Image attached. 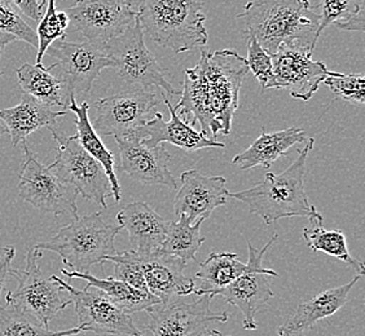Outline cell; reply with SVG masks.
<instances>
[{
    "label": "cell",
    "instance_id": "cell-45",
    "mask_svg": "<svg viewBox=\"0 0 365 336\" xmlns=\"http://www.w3.org/2000/svg\"><path fill=\"white\" fill-rule=\"evenodd\" d=\"M126 1L128 6H131V7H133V1H134V0H126Z\"/></svg>",
    "mask_w": 365,
    "mask_h": 336
},
{
    "label": "cell",
    "instance_id": "cell-14",
    "mask_svg": "<svg viewBox=\"0 0 365 336\" xmlns=\"http://www.w3.org/2000/svg\"><path fill=\"white\" fill-rule=\"evenodd\" d=\"M211 295H202L192 303H158L147 309L150 321L145 330L153 336H197L212 323H225L228 312L211 310Z\"/></svg>",
    "mask_w": 365,
    "mask_h": 336
},
{
    "label": "cell",
    "instance_id": "cell-30",
    "mask_svg": "<svg viewBox=\"0 0 365 336\" xmlns=\"http://www.w3.org/2000/svg\"><path fill=\"white\" fill-rule=\"evenodd\" d=\"M205 220L190 224L185 216H179L176 221L170 220L166 238L160 251L175 256L185 264L196 260V255L206 238L201 236V226Z\"/></svg>",
    "mask_w": 365,
    "mask_h": 336
},
{
    "label": "cell",
    "instance_id": "cell-3",
    "mask_svg": "<svg viewBox=\"0 0 365 336\" xmlns=\"http://www.w3.org/2000/svg\"><path fill=\"white\" fill-rule=\"evenodd\" d=\"M138 19L143 33L174 53L206 46L202 3L197 0H141Z\"/></svg>",
    "mask_w": 365,
    "mask_h": 336
},
{
    "label": "cell",
    "instance_id": "cell-18",
    "mask_svg": "<svg viewBox=\"0 0 365 336\" xmlns=\"http://www.w3.org/2000/svg\"><path fill=\"white\" fill-rule=\"evenodd\" d=\"M272 269L266 272H247L222 288H198L196 294L211 295L212 298L222 296L228 304L239 309L244 315L242 327L245 330H257L255 315L264 305H267L274 293L271 290V278L277 277Z\"/></svg>",
    "mask_w": 365,
    "mask_h": 336
},
{
    "label": "cell",
    "instance_id": "cell-4",
    "mask_svg": "<svg viewBox=\"0 0 365 336\" xmlns=\"http://www.w3.org/2000/svg\"><path fill=\"white\" fill-rule=\"evenodd\" d=\"M122 231L120 225L109 224L100 212L78 216L61 228L48 242L34 247L57 253L71 272L87 273L95 264H104L108 256L115 253L114 241Z\"/></svg>",
    "mask_w": 365,
    "mask_h": 336
},
{
    "label": "cell",
    "instance_id": "cell-31",
    "mask_svg": "<svg viewBox=\"0 0 365 336\" xmlns=\"http://www.w3.org/2000/svg\"><path fill=\"white\" fill-rule=\"evenodd\" d=\"M302 236L312 251L324 252L329 256L341 260L344 264L351 266L358 275H364V263L355 259L350 253L346 236L341 229L328 231L324 228L323 221H314L311 228L303 229Z\"/></svg>",
    "mask_w": 365,
    "mask_h": 336
},
{
    "label": "cell",
    "instance_id": "cell-24",
    "mask_svg": "<svg viewBox=\"0 0 365 336\" xmlns=\"http://www.w3.org/2000/svg\"><path fill=\"white\" fill-rule=\"evenodd\" d=\"M360 278L361 275H356L349 283L325 290L315 298L302 303L294 315L277 330V336H303L306 331L315 326V323L336 315L339 309L344 308L349 300L350 291Z\"/></svg>",
    "mask_w": 365,
    "mask_h": 336
},
{
    "label": "cell",
    "instance_id": "cell-26",
    "mask_svg": "<svg viewBox=\"0 0 365 336\" xmlns=\"http://www.w3.org/2000/svg\"><path fill=\"white\" fill-rule=\"evenodd\" d=\"M306 132L299 128H287L277 132L267 133L262 128V135L242 153L236 155L232 163L242 171L262 166L269 168L282 155L288 154L289 149L303 142Z\"/></svg>",
    "mask_w": 365,
    "mask_h": 336
},
{
    "label": "cell",
    "instance_id": "cell-9",
    "mask_svg": "<svg viewBox=\"0 0 365 336\" xmlns=\"http://www.w3.org/2000/svg\"><path fill=\"white\" fill-rule=\"evenodd\" d=\"M51 132L58 147L55 162L48 167L78 194L106 209V198L112 196V191L103 166L86 152L77 136H66L57 128H52Z\"/></svg>",
    "mask_w": 365,
    "mask_h": 336
},
{
    "label": "cell",
    "instance_id": "cell-36",
    "mask_svg": "<svg viewBox=\"0 0 365 336\" xmlns=\"http://www.w3.org/2000/svg\"><path fill=\"white\" fill-rule=\"evenodd\" d=\"M249 71L253 73L254 77L258 80L262 90H279V85L274 77L272 56L260 47L259 43L249 36L247 42V56L245 57Z\"/></svg>",
    "mask_w": 365,
    "mask_h": 336
},
{
    "label": "cell",
    "instance_id": "cell-22",
    "mask_svg": "<svg viewBox=\"0 0 365 336\" xmlns=\"http://www.w3.org/2000/svg\"><path fill=\"white\" fill-rule=\"evenodd\" d=\"M174 109L190 126L200 123L201 133L207 139L217 140L218 133H222V128L212 112L204 73L198 65L192 69H185L182 95Z\"/></svg>",
    "mask_w": 365,
    "mask_h": 336
},
{
    "label": "cell",
    "instance_id": "cell-46",
    "mask_svg": "<svg viewBox=\"0 0 365 336\" xmlns=\"http://www.w3.org/2000/svg\"><path fill=\"white\" fill-rule=\"evenodd\" d=\"M230 336H231V335H230Z\"/></svg>",
    "mask_w": 365,
    "mask_h": 336
},
{
    "label": "cell",
    "instance_id": "cell-19",
    "mask_svg": "<svg viewBox=\"0 0 365 336\" xmlns=\"http://www.w3.org/2000/svg\"><path fill=\"white\" fill-rule=\"evenodd\" d=\"M140 259L148 291L161 303L173 301L176 296L196 294L195 280L184 274L188 264L182 260L161 251L140 256Z\"/></svg>",
    "mask_w": 365,
    "mask_h": 336
},
{
    "label": "cell",
    "instance_id": "cell-7",
    "mask_svg": "<svg viewBox=\"0 0 365 336\" xmlns=\"http://www.w3.org/2000/svg\"><path fill=\"white\" fill-rule=\"evenodd\" d=\"M42 256V251L36 250L34 246L29 247L25 269H14L12 274L19 280V286L14 293L8 291L6 301L14 303L22 312L36 318L44 327H48L51 321L71 305V299L58 283L43 274L38 264Z\"/></svg>",
    "mask_w": 365,
    "mask_h": 336
},
{
    "label": "cell",
    "instance_id": "cell-27",
    "mask_svg": "<svg viewBox=\"0 0 365 336\" xmlns=\"http://www.w3.org/2000/svg\"><path fill=\"white\" fill-rule=\"evenodd\" d=\"M68 110L76 114V126H77V139L79 144L85 149L88 154L91 155L95 161H98L104 171H106L108 180L110 184V191L114 201L118 204L122 198V189H120V182L115 175V158L114 155L108 150V147L104 145L103 140L100 139L95 128L92 127L91 120H90V105L87 103H82L81 105L77 104V98H71V104Z\"/></svg>",
    "mask_w": 365,
    "mask_h": 336
},
{
    "label": "cell",
    "instance_id": "cell-12",
    "mask_svg": "<svg viewBox=\"0 0 365 336\" xmlns=\"http://www.w3.org/2000/svg\"><path fill=\"white\" fill-rule=\"evenodd\" d=\"M65 12L69 16V28L98 46L122 36L138 16L126 0H77Z\"/></svg>",
    "mask_w": 365,
    "mask_h": 336
},
{
    "label": "cell",
    "instance_id": "cell-1",
    "mask_svg": "<svg viewBox=\"0 0 365 336\" xmlns=\"http://www.w3.org/2000/svg\"><path fill=\"white\" fill-rule=\"evenodd\" d=\"M237 19L244 23V34L253 36L271 56L281 46L312 55L320 36V14L309 0H252Z\"/></svg>",
    "mask_w": 365,
    "mask_h": 336
},
{
    "label": "cell",
    "instance_id": "cell-42",
    "mask_svg": "<svg viewBox=\"0 0 365 336\" xmlns=\"http://www.w3.org/2000/svg\"><path fill=\"white\" fill-rule=\"evenodd\" d=\"M197 336H223L222 335V332L218 331V330L214 329H207L202 331L201 334H198Z\"/></svg>",
    "mask_w": 365,
    "mask_h": 336
},
{
    "label": "cell",
    "instance_id": "cell-6",
    "mask_svg": "<svg viewBox=\"0 0 365 336\" xmlns=\"http://www.w3.org/2000/svg\"><path fill=\"white\" fill-rule=\"evenodd\" d=\"M197 65L204 73L212 112L222 128V135H230L232 118L239 107V93L249 68L245 57L231 49L217 52L201 51Z\"/></svg>",
    "mask_w": 365,
    "mask_h": 336
},
{
    "label": "cell",
    "instance_id": "cell-10",
    "mask_svg": "<svg viewBox=\"0 0 365 336\" xmlns=\"http://www.w3.org/2000/svg\"><path fill=\"white\" fill-rule=\"evenodd\" d=\"M166 95L155 90L128 88L108 98H98L93 105L92 127L98 135L122 137L134 133L148 120L149 112L160 105Z\"/></svg>",
    "mask_w": 365,
    "mask_h": 336
},
{
    "label": "cell",
    "instance_id": "cell-17",
    "mask_svg": "<svg viewBox=\"0 0 365 336\" xmlns=\"http://www.w3.org/2000/svg\"><path fill=\"white\" fill-rule=\"evenodd\" d=\"M182 187L174 201L176 217L185 216L190 224L207 220L212 211L227 204L230 190L223 176H206L197 169H190L180 176Z\"/></svg>",
    "mask_w": 365,
    "mask_h": 336
},
{
    "label": "cell",
    "instance_id": "cell-40",
    "mask_svg": "<svg viewBox=\"0 0 365 336\" xmlns=\"http://www.w3.org/2000/svg\"><path fill=\"white\" fill-rule=\"evenodd\" d=\"M16 9L29 20L39 22L42 20L44 9L41 7L39 0H9Z\"/></svg>",
    "mask_w": 365,
    "mask_h": 336
},
{
    "label": "cell",
    "instance_id": "cell-13",
    "mask_svg": "<svg viewBox=\"0 0 365 336\" xmlns=\"http://www.w3.org/2000/svg\"><path fill=\"white\" fill-rule=\"evenodd\" d=\"M51 278L71 296L77 313L78 326L83 331L98 335L144 336L135 326L133 317L118 308L98 288L86 286L85 290H78L57 275Z\"/></svg>",
    "mask_w": 365,
    "mask_h": 336
},
{
    "label": "cell",
    "instance_id": "cell-5",
    "mask_svg": "<svg viewBox=\"0 0 365 336\" xmlns=\"http://www.w3.org/2000/svg\"><path fill=\"white\" fill-rule=\"evenodd\" d=\"M114 63V69L126 82L128 88L161 91L170 96H180L169 82V71L162 69L144 42V33L136 16L134 23L122 36L106 46Z\"/></svg>",
    "mask_w": 365,
    "mask_h": 336
},
{
    "label": "cell",
    "instance_id": "cell-34",
    "mask_svg": "<svg viewBox=\"0 0 365 336\" xmlns=\"http://www.w3.org/2000/svg\"><path fill=\"white\" fill-rule=\"evenodd\" d=\"M71 21L66 12H57L56 0H48L47 9L43 14L42 20L38 22V53L36 65H42L43 56L47 49L60 39H65L66 30L69 28Z\"/></svg>",
    "mask_w": 365,
    "mask_h": 336
},
{
    "label": "cell",
    "instance_id": "cell-28",
    "mask_svg": "<svg viewBox=\"0 0 365 336\" xmlns=\"http://www.w3.org/2000/svg\"><path fill=\"white\" fill-rule=\"evenodd\" d=\"M16 73L24 93H28L29 96L42 103L43 105L48 107L58 106L63 110H68L71 98L74 95L69 91L66 84L51 74L47 68L43 66V63H24Z\"/></svg>",
    "mask_w": 365,
    "mask_h": 336
},
{
    "label": "cell",
    "instance_id": "cell-33",
    "mask_svg": "<svg viewBox=\"0 0 365 336\" xmlns=\"http://www.w3.org/2000/svg\"><path fill=\"white\" fill-rule=\"evenodd\" d=\"M82 331L79 326L63 331H52L11 301H6L0 307V336H73Z\"/></svg>",
    "mask_w": 365,
    "mask_h": 336
},
{
    "label": "cell",
    "instance_id": "cell-43",
    "mask_svg": "<svg viewBox=\"0 0 365 336\" xmlns=\"http://www.w3.org/2000/svg\"><path fill=\"white\" fill-rule=\"evenodd\" d=\"M7 128H6V126H4V125L0 122V140H1V139H3V137L7 135Z\"/></svg>",
    "mask_w": 365,
    "mask_h": 336
},
{
    "label": "cell",
    "instance_id": "cell-16",
    "mask_svg": "<svg viewBox=\"0 0 365 336\" xmlns=\"http://www.w3.org/2000/svg\"><path fill=\"white\" fill-rule=\"evenodd\" d=\"M306 49L281 46L272 55L274 77L279 90H287L292 98L309 101L327 78L328 69L322 61L311 58Z\"/></svg>",
    "mask_w": 365,
    "mask_h": 336
},
{
    "label": "cell",
    "instance_id": "cell-25",
    "mask_svg": "<svg viewBox=\"0 0 365 336\" xmlns=\"http://www.w3.org/2000/svg\"><path fill=\"white\" fill-rule=\"evenodd\" d=\"M65 115L66 110H53L28 93L22 95L19 105L0 109V122L7 128L14 147L24 142L29 135L43 127H48L49 130L56 128L57 122Z\"/></svg>",
    "mask_w": 365,
    "mask_h": 336
},
{
    "label": "cell",
    "instance_id": "cell-8",
    "mask_svg": "<svg viewBox=\"0 0 365 336\" xmlns=\"http://www.w3.org/2000/svg\"><path fill=\"white\" fill-rule=\"evenodd\" d=\"M24 162L20 171L19 196L36 210L55 216L71 215L77 219V190L44 166L24 141Z\"/></svg>",
    "mask_w": 365,
    "mask_h": 336
},
{
    "label": "cell",
    "instance_id": "cell-11",
    "mask_svg": "<svg viewBox=\"0 0 365 336\" xmlns=\"http://www.w3.org/2000/svg\"><path fill=\"white\" fill-rule=\"evenodd\" d=\"M47 52L56 60L47 70L61 79L76 98L91 91L92 84L104 69H114L106 46L87 41L77 43L60 39Z\"/></svg>",
    "mask_w": 365,
    "mask_h": 336
},
{
    "label": "cell",
    "instance_id": "cell-35",
    "mask_svg": "<svg viewBox=\"0 0 365 336\" xmlns=\"http://www.w3.org/2000/svg\"><path fill=\"white\" fill-rule=\"evenodd\" d=\"M106 261H112L114 264L113 278L127 283L139 291L149 293L143 273L140 256L136 252L133 250L115 252L112 256H108Z\"/></svg>",
    "mask_w": 365,
    "mask_h": 336
},
{
    "label": "cell",
    "instance_id": "cell-23",
    "mask_svg": "<svg viewBox=\"0 0 365 336\" xmlns=\"http://www.w3.org/2000/svg\"><path fill=\"white\" fill-rule=\"evenodd\" d=\"M277 238H279V234H274L262 250L255 248L249 242L247 263L240 261L239 255L233 252H211L209 258L200 264L196 278L209 283L210 288H222L228 286L231 282L237 280L239 277L247 272H266L269 268H263L262 261L266 252L269 250L271 246L274 245Z\"/></svg>",
    "mask_w": 365,
    "mask_h": 336
},
{
    "label": "cell",
    "instance_id": "cell-41",
    "mask_svg": "<svg viewBox=\"0 0 365 336\" xmlns=\"http://www.w3.org/2000/svg\"><path fill=\"white\" fill-rule=\"evenodd\" d=\"M16 41H17V39H16L14 36L7 34V33H4V31H0V60H1V56H3L4 51L7 48L8 44L16 42ZM1 75H3V71L0 69V77H1Z\"/></svg>",
    "mask_w": 365,
    "mask_h": 336
},
{
    "label": "cell",
    "instance_id": "cell-44",
    "mask_svg": "<svg viewBox=\"0 0 365 336\" xmlns=\"http://www.w3.org/2000/svg\"><path fill=\"white\" fill-rule=\"evenodd\" d=\"M47 3H48V0H39V4H41V7H42L43 9L47 7Z\"/></svg>",
    "mask_w": 365,
    "mask_h": 336
},
{
    "label": "cell",
    "instance_id": "cell-20",
    "mask_svg": "<svg viewBox=\"0 0 365 336\" xmlns=\"http://www.w3.org/2000/svg\"><path fill=\"white\" fill-rule=\"evenodd\" d=\"M169 98L166 96L163 100L169 109V122L163 120L161 112H155L153 120H147L135 132L147 147H155L157 145H161L163 142H169L175 147H180L185 152H197L201 149H212V147H220V149L225 147L223 142L207 139L202 133L198 132L193 127L185 123L176 114L175 109L171 105Z\"/></svg>",
    "mask_w": 365,
    "mask_h": 336
},
{
    "label": "cell",
    "instance_id": "cell-2",
    "mask_svg": "<svg viewBox=\"0 0 365 336\" xmlns=\"http://www.w3.org/2000/svg\"><path fill=\"white\" fill-rule=\"evenodd\" d=\"M315 140L309 137L299 150L298 157L285 171L274 175L267 172L263 182L255 184L242 191H230L235 198L246 204L249 211L262 217L266 224H274L287 217H309V221H323L322 214L314 204H309L304 190L306 162Z\"/></svg>",
    "mask_w": 365,
    "mask_h": 336
},
{
    "label": "cell",
    "instance_id": "cell-29",
    "mask_svg": "<svg viewBox=\"0 0 365 336\" xmlns=\"http://www.w3.org/2000/svg\"><path fill=\"white\" fill-rule=\"evenodd\" d=\"M61 274L68 278L86 280L88 288H98L101 293H104L118 308L126 312L127 315H131L140 312V310H147L149 307L161 303L150 293L139 291V290L131 288L127 283H123L113 277L98 278V277L92 275L90 272L78 273V272L68 271L65 268L61 269Z\"/></svg>",
    "mask_w": 365,
    "mask_h": 336
},
{
    "label": "cell",
    "instance_id": "cell-38",
    "mask_svg": "<svg viewBox=\"0 0 365 336\" xmlns=\"http://www.w3.org/2000/svg\"><path fill=\"white\" fill-rule=\"evenodd\" d=\"M0 31L11 34L17 41L29 43L34 48H38L36 30L25 21L22 14L9 0H0Z\"/></svg>",
    "mask_w": 365,
    "mask_h": 336
},
{
    "label": "cell",
    "instance_id": "cell-39",
    "mask_svg": "<svg viewBox=\"0 0 365 336\" xmlns=\"http://www.w3.org/2000/svg\"><path fill=\"white\" fill-rule=\"evenodd\" d=\"M16 250L14 246H6L1 252L0 258V295L3 294L8 280L12 277L14 269H12V263H14Z\"/></svg>",
    "mask_w": 365,
    "mask_h": 336
},
{
    "label": "cell",
    "instance_id": "cell-15",
    "mask_svg": "<svg viewBox=\"0 0 365 336\" xmlns=\"http://www.w3.org/2000/svg\"><path fill=\"white\" fill-rule=\"evenodd\" d=\"M120 149V167L135 182L144 185H163L178 188L175 177L170 172L171 157L163 144L147 147L136 133L114 137Z\"/></svg>",
    "mask_w": 365,
    "mask_h": 336
},
{
    "label": "cell",
    "instance_id": "cell-21",
    "mask_svg": "<svg viewBox=\"0 0 365 336\" xmlns=\"http://www.w3.org/2000/svg\"><path fill=\"white\" fill-rule=\"evenodd\" d=\"M117 223L128 233L131 250L148 256L161 250L170 220L160 216L147 202H133L118 212Z\"/></svg>",
    "mask_w": 365,
    "mask_h": 336
},
{
    "label": "cell",
    "instance_id": "cell-32",
    "mask_svg": "<svg viewBox=\"0 0 365 336\" xmlns=\"http://www.w3.org/2000/svg\"><path fill=\"white\" fill-rule=\"evenodd\" d=\"M319 7L320 34L330 25L344 31H364V0H320Z\"/></svg>",
    "mask_w": 365,
    "mask_h": 336
},
{
    "label": "cell",
    "instance_id": "cell-37",
    "mask_svg": "<svg viewBox=\"0 0 365 336\" xmlns=\"http://www.w3.org/2000/svg\"><path fill=\"white\" fill-rule=\"evenodd\" d=\"M323 83L329 87L337 98L352 104L363 105L365 101L364 74H341L328 71Z\"/></svg>",
    "mask_w": 365,
    "mask_h": 336
}]
</instances>
